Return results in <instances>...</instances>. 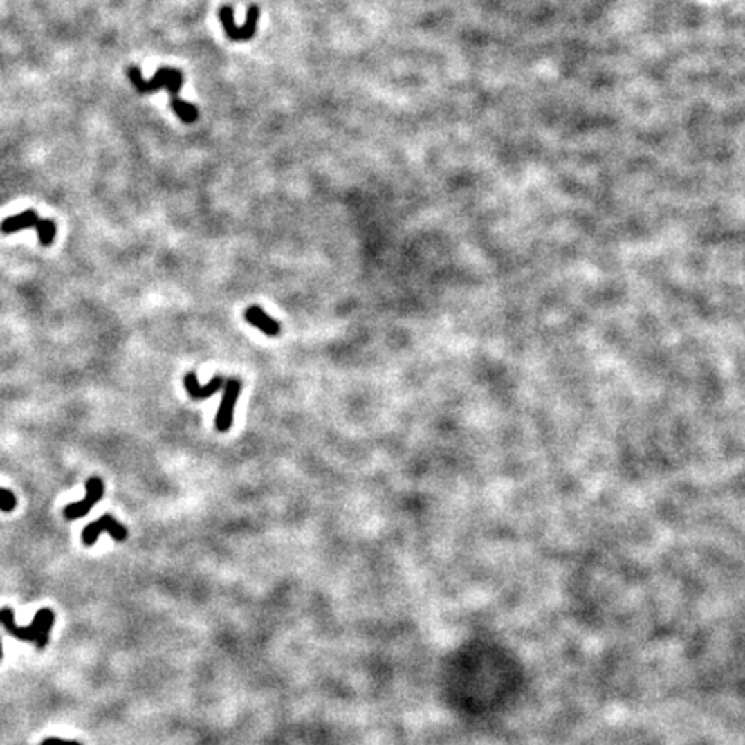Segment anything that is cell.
Wrapping results in <instances>:
<instances>
[{"label":"cell","instance_id":"obj_1","mask_svg":"<svg viewBox=\"0 0 745 745\" xmlns=\"http://www.w3.org/2000/svg\"><path fill=\"white\" fill-rule=\"evenodd\" d=\"M54 621V611L44 607V609H40L35 614L33 623H31L30 626H16V623H14V611L10 609V607L0 609V625L6 628V632L9 633V635H12L14 638L23 640V642H35L38 650L47 647L48 633H50Z\"/></svg>","mask_w":745,"mask_h":745},{"label":"cell","instance_id":"obj_2","mask_svg":"<svg viewBox=\"0 0 745 745\" xmlns=\"http://www.w3.org/2000/svg\"><path fill=\"white\" fill-rule=\"evenodd\" d=\"M128 78L138 93H152L160 89H166L171 93V100L180 99V90L183 86V75L174 68H159L154 78L143 80L142 73L135 66L128 68Z\"/></svg>","mask_w":745,"mask_h":745},{"label":"cell","instance_id":"obj_3","mask_svg":"<svg viewBox=\"0 0 745 745\" xmlns=\"http://www.w3.org/2000/svg\"><path fill=\"white\" fill-rule=\"evenodd\" d=\"M26 228H37L38 242L44 247H50L55 240V233H57V226L52 219H42L38 218V214L31 209L28 211L19 212L16 216H9V218L3 219L0 223V232L3 235H10V233L21 232V230Z\"/></svg>","mask_w":745,"mask_h":745},{"label":"cell","instance_id":"obj_4","mask_svg":"<svg viewBox=\"0 0 745 745\" xmlns=\"http://www.w3.org/2000/svg\"><path fill=\"white\" fill-rule=\"evenodd\" d=\"M219 21H221L223 28H225V33L230 40L233 42H242V40H250L255 35V28H257V19H259V7L250 6L247 9V17L243 26H239L235 23V16H233V9L230 6H223L218 10Z\"/></svg>","mask_w":745,"mask_h":745},{"label":"cell","instance_id":"obj_5","mask_svg":"<svg viewBox=\"0 0 745 745\" xmlns=\"http://www.w3.org/2000/svg\"><path fill=\"white\" fill-rule=\"evenodd\" d=\"M104 531L109 533L116 542H125L126 538H128V530L125 528V524H121L120 521L114 519L111 514H104L100 519L93 521V523H90L89 526L83 530L82 542L86 547H92L93 544H97L100 533H104Z\"/></svg>","mask_w":745,"mask_h":745},{"label":"cell","instance_id":"obj_6","mask_svg":"<svg viewBox=\"0 0 745 745\" xmlns=\"http://www.w3.org/2000/svg\"><path fill=\"white\" fill-rule=\"evenodd\" d=\"M240 392H242V383L239 380H228L225 383V394H223L221 404H219L218 414H216V430L221 433L228 432L233 425V412L235 405L239 402Z\"/></svg>","mask_w":745,"mask_h":745},{"label":"cell","instance_id":"obj_7","mask_svg":"<svg viewBox=\"0 0 745 745\" xmlns=\"http://www.w3.org/2000/svg\"><path fill=\"white\" fill-rule=\"evenodd\" d=\"M104 497V481L100 480V478H90L89 481H86V495L83 497L80 502H73L69 504V506L64 507V517L68 521H75V519H80V517L86 516V514L92 511V507L95 506L97 502H100Z\"/></svg>","mask_w":745,"mask_h":745},{"label":"cell","instance_id":"obj_8","mask_svg":"<svg viewBox=\"0 0 745 745\" xmlns=\"http://www.w3.org/2000/svg\"><path fill=\"white\" fill-rule=\"evenodd\" d=\"M185 388H187V394L190 395L194 401H201V398L212 397L216 392L225 388V380H223L221 376H214L208 385H201L199 383L197 374L190 371L185 374Z\"/></svg>","mask_w":745,"mask_h":745},{"label":"cell","instance_id":"obj_9","mask_svg":"<svg viewBox=\"0 0 745 745\" xmlns=\"http://www.w3.org/2000/svg\"><path fill=\"white\" fill-rule=\"evenodd\" d=\"M246 321L257 328V330H261L264 335H268V337H278L279 330H282L278 321L273 320L266 311H262L257 306L248 307L246 311Z\"/></svg>","mask_w":745,"mask_h":745},{"label":"cell","instance_id":"obj_10","mask_svg":"<svg viewBox=\"0 0 745 745\" xmlns=\"http://www.w3.org/2000/svg\"><path fill=\"white\" fill-rule=\"evenodd\" d=\"M16 495L12 494L7 488H0V511L2 513H10V511L16 509Z\"/></svg>","mask_w":745,"mask_h":745},{"label":"cell","instance_id":"obj_11","mask_svg":"<svg viewBox=\"0 0 745 745\" xmlns=\"http://www.w3.org/2000/svg\"><path fill=\"white\" fill-rule=\"evenodd\" d=\"M40 745H82L76 740H61V739H47L44 740Z\"/></svg>","mask_w":745,"mask_h":745}]
</instances>
